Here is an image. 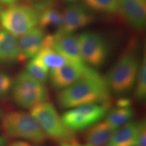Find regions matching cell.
I'll return each instance as SVG.
<instances>
[{
  "label": "cell",
  "instance_id": "1",
  "mask_svg": "<svg viewBox=\"0 0 146 146\" xmlns=\"http://www.w3.org/2000/svg\"><path fill=\"white\" fill-rule=\"evenodd\" d=\"M110 94L105 77L89 67L83 78L60 90L56 100L60 108L68 110L85 104H110Z\"/></svg>",
  "mask_w": 146,
  "mask_h": 146
},
{
  "label": "cell",
  "instance_id": "2",
  "mask_svg": "<svg viewBox=\"0 0 146 146\" xmlns=\"http://www.w3.org/2000/svg\"><path fill=\"white\" fill-rule=\"evenodd\" d=\"M140 63L137 54L131 52L124 54L105 77L110 93L123 96L130 92L134 88Z\"/></svg>",
  "mask_w": 146,
  "mask_h": 146
},
{
  "label": "cell",
  "instance_id": "3",
  "mask_svg": "<svg viewBox=\"0 0 146 146\" xmlns=\"http://www.w3.org/2000/svg\"><path fill=\"white\" fill-rule=\"evenodd\" d=\"M1 127L7 135L41 144L47 137L31 114L23 111H12L3 115Z\"/></svg>",
  "mask_w": 146,
  "mask_h": 146
},
{
  "label": "cell",
  "instance_id": "4",
  "mask_svg": "<svg viewBox=\"0 0 146 146\" xmlns=\"http://www.w3.org/2000/svg\"><path fill=\"white\" fill-rule=\"evenodd\" d=\"M30 110V114L38 122L47 137L60 143L76 141L74 132L66 127L52 103L42 102Z\"/></svg>",
  "mask_w": 146,
  "mask_h": 146
},
{
  "label": "cell",
  "instance_id": "5",
  "mask_svg": "<svg viewBox=\"0 0 146 146\" xmlns=\"http://www.w3.org/2000/svg\"><path fill=\"white\" fill-rule=\"evenodd\" d=\"M11 93L16 104L25 109L47 102L49 97L45 85L34 79L25 70L14 80Z\"/></svg>",
  "mask_w": 146,
  "mask_h": 146
},
{
  "label": "cell",
  "instance_id": "6",
  "mask_svg": "<svg viewBox=\"0 0 146 146\" xmlns=\"http://www.w3.org/2000/svg\"><path fill=\"white\" fill-rule=\"evenodd\" d=\"M39 12L30 5L15 4L3 9L0 14V23L3 29L20 36L38 26Z\"/></svg>",
  "mask_w": 146,
  "mask_h": 146
},
{
  "label": "cell",
  "instance_id": "7",
  "mask_svg": "<svg viewBox=\"0 0 146 146\" xmlns=\"http://www.w3.org/2000/svg\"><path fill=\"white\" fill-rule=\"evenodd\" d=\"M110 104H91L68 109L61 116L66 127L73 132L86 130L105 118Z\"/></svg>",
  "mask_w": 146,
  "mask_h": 146
},
{
  "label": "cell",
  "instance_id": "8",
  "mask_svg": "<svg viewBox=\"0 0 146 146\" xmlns=\"http://www.w3.org/2000/svg\"><path fill=\"white\" fill-rule=\"evenodd\" d=\"M77 36L85 64L94 69L103 66L109 56V48L104 38L94 31L83 32Z\"/></svg>",
  "mask_w": 146,
  "mask_h": 146
},
{
  "label": "cell",
  "instance_id": "9",
  "mask_svg": "<svg viewBox=\"0 0 146 146\" xmlns=\"http://www.w3.org/2000/svg\"><path fill=\"white\" fill-rule=\"evenodd\" d=\"M94 21V14L87 6L80 3H72L64 11L62 27L56 33L60 35L73 33L91 25Z\"/></svg>",
  "mask_w": 146,
  "mask_h": 146
},
{
  "label": "cell",
  "instance_id": "10",
  "mask_svg": "<svg viewBox=\"0 0 146 146\" xmlns=\"http://www.w3.org/2000/svg\"><path fill=\"white\" fill-rule=\"evenodd\" d=\"M43 44L54 47L68 62L85 64L80 52L78 36L73 33L60 35L54 33L45 35Z\"/></svg>",
  "mask_w": 146,
  "mask_h": 146
},
{
  "label": "cell",
  "instance_id": "11",
  "mask_svg": "<svg viewBox=\"0 0 146 146\" xmlns=\"http://www.w3.org/2000/svg\"><path fill=\"white\" fill-rule=\"evenodd\" d=\"M89 68L85 64L66 62L49 73V79L53 88L62 90L72 85L85 75Z\"/></svg>",
  "mask_w": 146,
  "mask_h": 146
},
{
  "label": "cell",
  "instance_id": "12",
  "mask_svg": "<svg viewBox=\"0 0 146 146\" xmlns=\"http://www.w3.org/2000/svg\"><path fill=\"white\" fill-rule=\"evenodd\" d=\"M118 12L135 30H142L146 23L145 0H119Z\"/></svg>",
  "mask_w": 146,
  "mask_h": 146
},
{
  "label": "cell",
  "instance_id": "13",
  "mask_svg": "<svg viewBox=\"0 0 146 146\" xmlns=\"http://www.w3.org/2000/svg\"><path fill=\"white\" fill-rule=\"evenodd\" d=\"M45 36V31L39 27H35L18 39L20 61L33 58L41 49Z\"/></svg>",
  "mask_w": 146,
  "mask_h": 146
},
{
  "label": "cell",
  "instance_id": "14",
  "mask_svg": "<svg viewBox=\"0 0 146 146\" xmlns=\"http://www.w3.org/2000/svg\"><path fill=\"white\" fill-rule=\"evenodd\" d=\"M20 61L18 39L15 35L0 29V64Z\"/></svg>",
  "mask_w": 146,
  "mask_h": 146
},
{
  "label": "cell",
  "instance_id": "15",
  "mask_svg": "<svg viewBox=\"0 0 146 146\" xmlns=\"http://www.w3.org/2000/svg\"><path fill=\"white\" fill-rule=\"evenodd\" d=\"M115 131L106 122H98L86 129L84 139L91 146H106Z\"/></svg>",
  "mask_w": 146,
  "mask_h": 146
},
{
  "label": "cell",
  "instance_id": "16",
  "mask_svg": "<svg viewBox=\"0 0 146 146\" xmlns=\"http://www.w3.org/2000/svg\"><path fill=\"white\" fill-rule=\"evenodd\" d=\"M138 123L130 121L115 131L106 146H135Z\"/></svg>",
  "mask_w": 146,
  "mask_h": 146
},
{
  "label": "cell",
  "instance_id": "17",
  "mask_svg": "<svg viewBox=\"0 0 146 146\" xmlns=\"http://www.w3.org/2000/svg\"><path fill=\"white\" fill-rule=\"evenodd\" d=\"M134 115V110L131 105L120 106L110 109L105 116V121L113 128L117 130L122 126L131 121Z\"/></svg>",
  "mask_w": 146,
  "mask_h": 146
},
{
  "label": "cell",
  "instance_id": "18",
  "mask_svg": "<svg viewBox=\"0 0 146 146\" xmlns=\"http://www.w3.org/2000/svg\"><path fill=\"white\" fill-rule=\"evenodd\" d=\"M49 70L60 67L67 61L54 47L48 45L42 44L38 54L35 56Z\"/></svg>",
  "mask_w": 146,
  "mask_h": 146
},
{
  "label": "cell",
  "instance_id": "19",
  "mask_svg": "<svg viewBox=\"0 0 146 146\" xmlns=\"http://www.w3.org/2000/svg\"><path fill=\"white\" fill-rule=\"evenodd\" d=\"M62 25V13L57 9L49 8L39 12L38 26L45 31L46 29H56V32L60 30Z\"/></svg>",
  "mask_w": 146,
  "mask_h": 146
},
{
  "label": "cell",
  "instance_id": "20",
  "mask_svg": "<svg viewBox=\"0 0 146 146\" xmlns=\"http://www.w3.org/2000/svg\"><path fill=\"white\" fill-rule=\"evenodd\" d=\"M90 10L105 14H115L118 11L119 0H83Z\"/></svg>",
  "mask_w": 146,
  "mask_h": 146
},
{
  "label": "cell",
  "instance_id": "21",
  "mask_svg": "<svg viewBox=\"0 0 146 146\" xmlns=\"http://www.w3.org/2000/svg\"><path fill=\"white\" fill-rule=\"evenodd\" d=\"M26 72L36 81L43 85L47 83L49 78L48 69L43 66L35 58L31 59L26 66Z\"/></svg>",
  "mask_w": 146,
  "mask_h": 146
},
{
  "label": "cell",
  "instance_id": "22",
  "mask_svg": "<svg viewBox=\"0 0 146 146\" xmlns=\"http://www.w3.org/2000/svg\"><path fill=\"white\" fill-rule=\"evenodd\" d=\"M134 88V95L136 100L140 102L145 100L146 98V60L145 58L140 63Z\"/></svg>",
  "mask_w": 146,
  "mask_h": 146
},
{
  "label": "cell",
  "instance_id": "23",
  "mask_svg": "<svg viewBox=\"0 0 146 146\" xmlns=\"http://www.w3.org/2000/svg\"><path fill=\"white\" fill-rule=\"evenodd\" d=\"M13 78L10 74L0 70V101L6 99L11 93L13 85Z\"/></svg>",
  "mask_w": 146,
  "mask_h": 146
},
{
  "label": "cell",
  "instance_id": "24",
  "mask_svg": "<svg viewBox=\"0 0 146 146\" xmlns=\"http://www.w3.org/2000/svg\"><path fill=\"white\" fill-rule=\"evenodd\" d=\"M135 146H146V125L144 121L138 123Z\"/></svg>",
  "mask_w": 146,
  "mask_h": 146
},
{
  "label": "cell",
  "instance_id": "25",
  "mask_svg": "<svg viewBox=\"0 0 146 146\" xmlns=\"http://www.w3.org/2000/svg\"><path fill=\"white\" fill-rule=\"evenodd\" d=\"M8 146H32L31 144L26 141L23 140H18L10 143Z\"/></svg>",
  "mask_w": 146,
  "mask_h": 146
},
{
  "label": "cell",
  "instance_id": "26",
  "mask_svg": "<svg viewBox=\"0 0 146 146\" xmlns=\"http://www.w3.org/2000/svg\"><path fill=\"white\" fill-rule=\"evenodd\" d=\"M20 0H0V4L4 5H13L17 3Z\"/></svg>",
  "mask_w": 146,
  "mask_h": 146
},
{
  "label": "cell",
  "instance_id": "27",
  "mask_svg": "<svg viewBox=\"0 0 146 146\" xmlns=\"http://www.w3.org/2000/svg\"><path fill=\"white\" fill-rule=\"evenodd\" d=\"M60 146H91L88 144H85V145H82V144L78 143L77 142H72V143H60Z\"/></svg>",
  "mask_w": 146,
  "mask_h": 146
},
{
  "label": "cell",
  "instance_id": "28",
  "mask_svg": "<svg viewBox=\"0 0 146 146\" xmlns=\"http://www.w3.org/2000/svg\"><path fill=\"white\" fill-rule=\"evenodd\" d=\"M6 139L3 136L0 135V146H6Z\"/></svg>",
  "mask_w": 146,
  "mask_h": 146
},
{
  "label": "cell",
  "instance_id": "29",
  "mask_svg": "<svg viewBox=\"0 0 146 146\" xmlns=\"http://www.w3.org/2000/svg\"><path fill=\"white\" fill-rule=\"evenodd\" d=\"M65 2L66 3H75L76 2H78L79 0H64Z\"/></svg>",
  "mask_w": 146,
  "mask_h": 146
},
{
  "label": "cell",
  "instance_id": "30",
  "mask_svg": "<svg viewBox=\"0 0 146 146\" xmlns=\"http://www.w3.org/2000/svg\"><path fill=\"white\" fill-rule=\"evenodd\" d=\"M3 10V6L2 5H1V4H0V14H1V11H2Z\"/></svg>",
  "mask_w": 146,
  "mask_h": 146
},
{
  "label": "cell",
  "instance_id": "31",
  "mask_svg": "<svg viewBox=\"0 0 146 146\" xmlns=\"http://www.w3.org/2000/svg\"><path fill=\"white\" fill-rule=\"evenodd\" d=\"M1 111H0V116H1Z\"/></svg>",
  "mask_w": 146,
  "mask_h": 146
},
{
  "label": "cell",
  "instance_id": "32",
  "mask_svg": "<svg viewBox=\"0 0 146 146\" xmlns=\"http://www.w3.org/2000/svg\"><path fill=\"white\" fill-rule=\"evenodd\" d=\"M33 1H34V0H33Z\"/></svg>",
  "mask_w": 146,
  "mask_h": 146
}]
</instances>
